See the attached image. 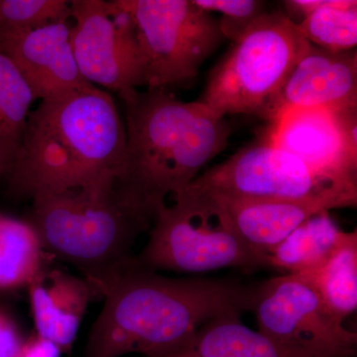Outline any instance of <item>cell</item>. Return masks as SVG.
<instances>
[{"instance_id":"d4e9b609","label":"cell","mask_w":357,"mask_h":357,"mask_svg":"<svg viewBox=\"0 0 357 357\" xmlns=\"http://www.w3.org/2000/svg\"><path fill=\"white\" fill-rule=\"evenodd\" d=\"M62 354L57 345L35 333L23 342L17 357H61Z\"/></svg>"},{"instance_id":"d6986e66","label":"cell","mask_w":357,"mask_h":357,"mask_svg":"<svg viewBox=\"0 0 357 357\" xmlns=\"http://www.w3.org/2000/svg\"><path fill=\"white\" fill-rule=\"evenodd\" d=\"M45 264L31 222L0 213V290L27 287Z\"/></svg>"},{"instance_id":"cb8c5ba5","label":"cell","mask_w":357,"mask_h":357,"mask_svg":"<svg viewBox=\"0 0 357 357\" xmlns=\"http://www.w3.org/2000/svg\"><path fill=\"white\" fill-rule=\"evenodd\" d=\"M23 342L17 326L0 310V357H17Z\"/></svg>"},{"instance_id":"7a4b0ae2","label":"cell","mask_w":357,"mask_h":357,"mask_svg":"<svg viewBox=\"0 0 357 357\" xmlns=\"http://www.w3.org/2000/svg\"><path fill=\"white\" fill-rule=\"evenodd\" d=\"M126 167V129L114 98L96 86L41 100L28 116L6 176L8 194L114 185Z\"/></svg>"},{"instance_id":"6da1fadb","label":"cell","mask_w":357,"mask_h":357,"mask_svg":"<svg viewBox=\"0 0 357 357\" xmlns=\"http://www.w3.org/2000/svg\"><path fill=\"white\" fill-rule=\"evenodd\" d=\"M102 311L84 357L161 356L187 342L204 324L252 311L255 289L234 281L161 276L136 257L96 286Z\"/></svg>"},{"instance_id":"ffe728a7","label":"cell","mask_w":357,"mask_h":357,"mask_svg":"<svg viewBox=\"0 0 357 357\" xmlns=\"http://www.w3.org/2000/svg\"><path fill=\"white\" fill-rule=\"evenodd\" d=\"M312 46L331 52H345L357 45V1L326 0L296 24Z\"/></svg>"},{"instance_id":"603a6c76","label":"cell","mask_w":357,"mask_h":357,"mask_svg":"<svg viewBox=\"0 0 357 357\" xmlns=\"http://www.w3.org/2000/svg\"><path fill=\"white\" fill-rule=\"evenodd\" d=\"M199 8L222 14L218 20L225 38L236 40L264 11V2L257 0H194Z\"/></svg>"},{"instance_id":"7402d4cb","label":"cell","mask_w":357,"mask_h":357,"mask_svg":"<svg viewBox=\"0 0 357 357\" xmlns=\"http://www.w3.org/2000/svg\"><path fill=\"white\" fill-rule=\"evenodd\" d=\"M69 18L70 3L65 0H0V38Z\"/></svg>"},{"instance_id":"5bb4252c","label":"cell","mask_w":357,"mask_h":357,"mask_svg":"<svg viewBox=\"0 0 357 357\" xmlns=\"http://www.w3.org/2000/svg\"><path fill=\"white\" fill-rule=\"evenodd\" d=\"M218 198V197H215ZM225 204L241 241L260 260L312 215L335 208H356L357 199L324 196L298 199L218 198Z\"/></svg>"},{"instance_id":"9a60e30c","label":"cell","mask_w":357,"mask_h":357,"mask_svg":"<svg viewBox=\"0 0 357 357\" xmlns=\"http://www.w3.org/2000/svg\"><path fill=\"white\" fill-rule=\"evenodd\" d=\"M36 335L72 349L95 289L83 276L45 264L27 286Z\"/></svg>"},{"instance_id":"484cf974","label":"cell","mask_w":357,"mask_h":357,"mask_svg":"<svg viewBox=\"0 0 357 357\" xmlns=\"http://www.w3.org/2000/svg\"><path fill=\"white\" fill-rule=\"evenodd\" d=\"M18 146L13 141L0 135V177L6 176L10 171Z\"/></svg>"},{"instance_id":"8fae6325","label":"cell","mask_w":357,"mask_h":357,"mask_svg":"<svg viewBox=\"0 0 357 357\" xmlns=\"http://www.w3.org/2000/svg\"><path fill=\"white\" fill-rule=\"evenodd\" d=\"M268 122L263 139L326 177L357 184V109H291Z\"/></svg>"},{"instance_id":"4fadbf2b","label":"cell","mask_w":357,"mask_h":357,"mask_svg":"<svg viewBox=\"0 0 357 357\" xmlns=\"http://www.w3.org/2000/svg\"><path fill=\"white\" fill-rule=\"evenodd\" d=\"M0 52L20 70L36 100H49L93 86L77 67L68 21L0 38Z\"/></svg>"},{"instance_id":"8992f818","label":"cell","mask_w":357,"mask_h":357,"mask_svg":"<svg viewBox=\"0 0 357 357\" xmlns=\"http://www.w3.org/2000/svg\"><path fill=\"white\" fill-rule=\"evenodd\" d=\"M173 199L157 211L146 245L136 257L140 265L182 273L262 267L237 234L222 201L191 185Z\"/></svg>"},{"instance_id":"9c48e42d","label":"cell","mask_w":357,"mask_h":357,"mask_svg":"<svg viewBox=\"0 0 357 357\" xmlns=\"http://www.w3.org/2000/svg\"><path fill=\"white\" fill-rule=\"evenodd\" d=\"M258 331L282 345L312 357H356L357 335L326 309L299 274L274 277L255 289Z\"/></svg>"},{"instance_id":"ac0fdd59","label":"cell","mask_w":357,"mask_h":357,"mask_svg":"<svg viewBox=\"0 0 357 357\" xmlns=\"http://www.w3.org/2000/svg\"><path fill=\"white\" fill-rule=\"evenodd\" d=\"M299 275L311 284L331 314L344 324L357 309V230L349 232L325 262Z\"/></svg>"},{"instance_id":"2e32d148","label":"cell","mask_w":357,"mask_h":357,"mask_svg":"<svg viewBox=\"0 0 357 357\" xmlns=\"http://www.w3.org/2000/svg\"><path fill=\"white\" fill-rule=\"evenodd\" d=\"M153 357H312L274 342L243 325L241 314H225L204 324L187 342Z\"/></svg>"},{"instance_id":"52a82bcc","label":"cell","mask_w":357,"mask_h":357,"mask_svg":"<svg viewBox=\"0 0 357 357\" xmlns=\"http://www.w3.org/2000/svg\"><path fill=\"white\" fill-rule=\"evenodd\" d=\"M115 2L132 22L147 89H169L189 83L225 39L218 18L194 0Z\"/></svg>"},{"instance_id":"44dd1931","label":"cell","mask_w":357,"mask_h":357,"mask_svg":"<svg viewBox=\"0 0 357 357\" xmlns=\"http://www.w3.org/2000/svg\"><path fill=\"white\" fill-rule=\"evenodd\" d=\"M35 100L20 70L0 52V135L20 145Z\"/></svg>"},{"instance_id":"7c38bea8","label":"cell","mask_w":357,"mask_h":357,"mask_svg":"<svg viewBox=\"0 0 357 357\" xmlns=\"http://www.w3.org/2000/svg\"><path fill=\"white\" fill-rule=\"evenodd\" d=\"M357 109V52L310 47L291 70L263 119L291 109Z\"/></svg>"},{"instance_id":"ba28073f","label":"cell","mask_w":357,"mask_h":357,"mask_svg":"<svg viewBox=\"0 0 357 357\" xmlns=\"http://www.w3.org/2000/svg\"><path fill=\"white\" fill-rule=\"evenodd\" d=\"M191 185L223 199L342 196L357 199V184L326 177L263 138L208 169Z\"/></svg>"},{"instance_id":"30bf717a","label":"cell","mask_w":357,"mask_h":357,"mask_svg":"<svg viewBox=\"0 0 357 357\" xmlns=\"http://www.w3.org/2000/svg\"><path fill=\"white\" fill-rule=\"evenodd\" d=\"M70 45L79 72L96 86L122 93L146 86L132 22L115 0H74Z\"/></svg>"},{"instance_id":"5b68a950","label":"cell","mask_w":357,"mask_h":357,"mask_svg":"<svg viewBox=\"0 0 357 357\" xmlns=\"http://www.w3.org/2000/svg\"><path fill=\"white\" fill-rule=\"evenodd\" d=\"M208 76L199 102L222 117H262L311 44L285 13H263Z\"/></svg>"},{"instance_id":"277c9868","label":"cell","mask_w":357,"mask_h":357,"mask_svg":"<svg viewBox=\"0 0 357 357\" xmlns=\"http://www.w3.org/2000/svg\"><path fill=\"white\" fill-rule=\"evenodd\" d=\"M31 199L30 222L44 250L74 265L93 289L132 261L134 243L158 211L119 182Z\"/></svg>"},{"instance_id":"e0dca14e","label":"cell","mask_w":357,"mask_h":357,"mask_svg":"<svg viewBox=\"0 0 357 357\" xmlns=\"http://www.w3.org/2000/svg\"><path fill=\"white\" fill-rule=\"evenodd\" d=\"M349 232L340 229L330 211L312 215L263 257V267L283 274H299L318 267Z\"/></svg>"},{"instance_id":"3957f363","label":"cell","mask_w":357,"mask_h":357,"mask_svg":"<svg viewBox=\"0 0 357 357\" xmlns=\"http://www.w3.org/2000/svg\"><path fill=\"white\" fill-rule=\"evenodd\" d=\"M119 96L126 112V167L119 182L155 208L187 189L229 145V122L199 100L183 102L164 89Z\"/></svg>"}]
</instances>
